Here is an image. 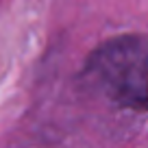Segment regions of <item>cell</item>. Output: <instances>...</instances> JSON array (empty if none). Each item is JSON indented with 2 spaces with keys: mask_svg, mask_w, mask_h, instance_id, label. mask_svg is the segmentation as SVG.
<instances>
[{
  "mask_svg": "<svg viewBox=\"0 0 148 148\" xmlns=\"http://www.w3.org/2000/svg\"><path fill=\"white\" fill-rule=\"evenodd\" d=\"M85 76L113 105L148 109V39L142 35L113 37L92 52Z\"/></svg>",
  "mask_w": 148,
  "mask_h": 148,
  "instance_id": "cell-1",
  "label": "cell"
}]
</instances>
